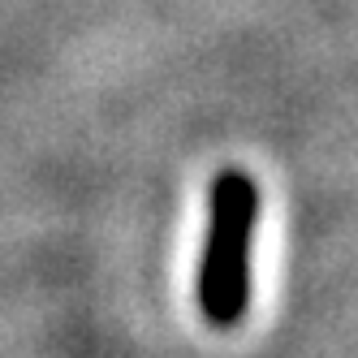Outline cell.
Here are the masks:
<instances>
[{"mask_svg": "<svg viewBox=\"0 0 358 358\" xmlns=\"http://www.w3.org/2000/svg\"><path fill=\"white\" fill-rule=\"evenodd\" d=\"M255 220H259V190L250 173L224 169L212 186V229L199 264V311L212 328H234L246 315Z\"/></svg>", "mask_w": 358, "mask_h": 358, "instance_id": "obj_1", "label": "cell"}]
</instances>
